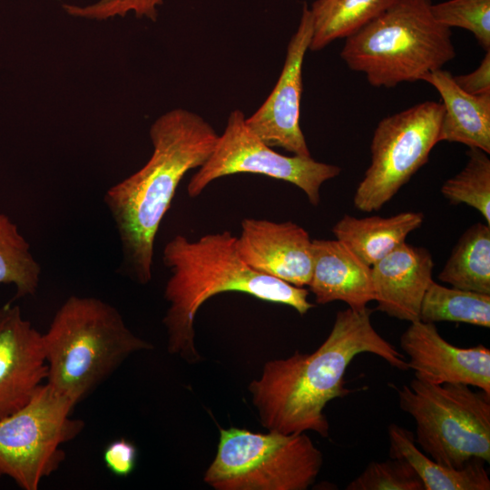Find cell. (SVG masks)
<instances>
[{"mask_svg": "<svg viewBox=\"0 0 490 490\" xmlns=\"http://www.w3.org/2000/svg\"><path fill=\"white\" fill-rule=\"evenodd\" d=\"M372 310L350 308L337 313L331 331L311 354L299 351L264 364L261 376L248 387L260 424L268 431L329 434L327 404L344 397L345 372L358 355L372 353L390 366L408 370L405 357L382 338L371 322Z\"/></svg>", "mask_w": 490, "mask_h": 490, "instance_id": "1", "label": "cell"}, {"mask_svg": "<svg viewBox=\"0 0 490 490\" xmlns=\"http://www.w3.org/2000/svg\"><path fill=\"white\" fill-rule=\"evenodd\" d=\"M149 134L148 162L104 194L121 242L122 270L142 285L152 280L155 238L180 182L203 165L219 136L201 115L182 108L158 117Z\"/></svg>", "mask_w": 490, "mask_h": 490, "instance_id": "2", "label": "cell"}, {"mask_svg": "<svg viewBox=\"0 0 490 490\" xmlns=\"http://www.w3.org/2000/svg\"><path fill=\"white\" fill-rule=\"evenodd\" d=\"M236 236L224 230L196 240L179 234L162 250L170 270L163 297L169 306L163 317L169 353L189 364L201 360L195 346L194 320L199 309L222 292H241L259 299L293 308L305 315L314 307L309 290L250 268L240 257Z\"/></svg>", "mask_w": 490, "mask_h": 490, "instance_id": "3", "label": "cell"}, {"mask_svg": "<svg viewBox=\"0 0 490 490\" xmlns=\"http://www.w3.org/2000/svg\"><path fill=\"white\" fill-rule=\"evenodd\" d=\"M42 335L46 383L75 405L132 354L153 348L127 327L117 309L94 297H69Z\"/></svg>", "mask_w": 490, "mask_h": 490, "instance_id": "4", "label": "cell"}, {"mask_svg": "<svg viewBox=\"0 0 490 490\" xmlns=\"http://www.w3.org/2000/svg\"><path fill=\"white\" fill-rule=\"evenodd\" d=\"M431 0H397L346 38L340 57L374 87L422 81L456 56L451 29L439 24Z\"/></svg>", "mask_w": 490, "mask_h": 490, "instance_id": "5", "label": "cell"}, {"mask_svg": "<svg viewBox=\"0 0 490 490\" xmlns=\"http://www.w3.org/2000/svg\"><path fill=\"white\" fill-rule=\"evenodd\" d=\"M397 394L400 408L416 421V443L434 461L453 468L474 459L490 462V394L416 377Z\"/></svg>", "mask_w": 490, "mask_h": 490, "instance_id": "6", "label": "cell"}, {"mask_svg": "<svg viewBox=\"0 0 490 490\" xmlns=\"http://www.w3.org/2000/svg\"><path fill=\"white\" fill-rule=\"evenodd\" d=\"M323 464L304 433L220 429L216 456L203 481L215 490H306Z\"/></svg>", "mask_w": 490, "mask_h": 490, "instance_id": "7", "label": "cell"}, {"mask_svg": "<svg viewBox=\"0 0 490 490\" xmlns=\"http://www.w3.org/2000/svg\"><path fill=\"white\" fill-rule=\"evenodd\" d=\"M75 404L48 383L30 400L0 419V478H11L23 490H37L65 459L63 446L84 428L73 418Z\"/></svg>", "mask_w": 490, "mask_h": 490, "instance_id": "8", "label": "cell"}, {"mask_svg": "<svg viewBox=\"0 0 490 490\" xmlns=\"http://www.w3.org/2000/svg\"><path fill=\"white\" fill-rule=\"evenodd\" d=\"M443 112L441 103L426 101L377 123L370 163L354 194L356 209L380 210L428 162L438 143Z\"/></svg>", "mask_w": 490, "mask_h": 490, "instance_id": "9", "label": "cell"}, {"mask_svg": "<svg viewBox=\"0 0 490 490\" xmlns=\"http://www.w3.org/2000/svg\"><path fill=\"white\" fill-rule=\"evenodd\" d=\"M340 172L338 166L317 162L311 156H286L275 152L250 129L244 113L236 109L230 113L210 157L191 178L187 193L196 198L219 178L253 173L295 185L310 204L318 206L322 184Z\"/></svg>", "mask_w": 490, "mask_h": 490, "instance_id": "10", "label": "cell"}, {"mask_svg": "<svg viewBox=\"0 0 490 490\" xmlns=\"http://www.w3.org/2000/svg\"><path fill=\"white\" fill-rule=\"evenodd\" d=\"M311 38L312 19L309 7L305 3L272 92L259 109L246 118L250 129L267 145L303 157L311 156L299 125L302 66Z\"/></svg>", "mask_w": 490, "mask_h": 490, "instance_id": "11", "label": "cell"}, {"mask_svg": "<svg viewBox=\"0 0 490 490\" xmlns=\"http://www.w3.org/2000/svg\"><path fill=\"white\" fill-rule=\"evenodd\" d=\"M408 369L429 384L460 383L490 394V350L458 348L441 337L435 323L415 320L400 337Z\"/></svg>", "mask_w": 490, "mask_h": 490, "instance_id": "12", "label": "cell"}, {"mask_svg": "<svg viewBox=\"0 0 490 490\" xmlns=\"http://www.w3.org/2000/svg\"><path fill=\"white\" fill-rule=\"evenodd\" d=\"M236 247L242 260L255 271L297 287L309 285L312 240L297 223L246 218Z\"/></svg>", "mask_w": 490, "mask_h": 490, "instance_id": "13", "label": "cell"}, {"mask_svg": "<svg viewBox=\"0 0 490 490\" xmlns=\"http://www.w3.org/2000/svg\"><path fill=\"white\" fill-rule=\"evenodd\" d=\"M43 335L18 305L0 307V419L22 407L46 380Z\"/></svg>", "mask_w": 490, "mask_h": 490, "instance_id": "14", "label": "cell"}, {"mask_svg": "<svg viewBox=\"0 0 490 490\" xmlns=\"http://www.w3.org/2000/svg\"><path fill=\"white\" fill-rule=\"evenodd\" d=\"M433 268L426 248L407 242L373 264L377 309L400 320H418L422 299L433 281Z\"/></svg>", "mask_w": 490, "mask_h": 490, "instance_id": "15", "label": "cell"}, {"mask_svg": "<svg viewBox=\"0 0 490 490\" xmlns=\"http://www.w3.org/2000/svg\"><path fill=\"white\" fill-rule=\"evenodd\" d=\"M313 266L309 283L319 305L340 300L354 310L375 300L371 266L338 240H312Z\"/></svg>", "mask_w": 490, "mask_h": 490, "instance_id": "16", "label": "cell"}, {"mask_svg": "<svg viewBox=\"0 0 490 490\" xmlns=\"http://www.w3.org/2000/svg\"><path fill=\"white\" fill-rule=\"evenodd\" d=\"M422 81L440 94L444 108L438 142H459L490 153V93L473 95L457 86L453 75L437 69Z\"/></svg>", "mask_w": 490, "mask_h": 490, "instance_id": "17", "label": "cell"}, {"mask_svg": "<svg viewBox=\"0 0 490 490\" xmlns=\"http://www.w3.org/2000/svg\"><path fill=\"white\" fill-rule=\"evenodd\" d=\"M423 221L424 214L417 211H404L388 217L344 215L333 226L332 233L372 266L406 242L408 234L418 229Z\"/></svg>", "mask_w": 490, "mask_h": 490, "instance_id": "18", "label": "cell"}, {"mask_svg": "<svg viewBox=\"0 0 490 490\" xmlns=\"http://www.w3.org/2000/svg\"><path fill=\"white\" fill-rule=\"evenodd\" d=\"M389 456L403 458L415 469L425 490H489L490 479L485 462L474 459L461 468L434 461L416 445L408 429L391 424L388 426Z\"/></svg>", "mask_w": 490, "mask_h": 490, "instance_id": "19", "label": "cell"}, {"mask_svg": "<svg viewBox=\"0 0 490 490\" xmlns=\"http://www.w3.org/2000/svg\"><path fill=\"white\" fill-rule=\"evenodd\" d=\"M397 0H315L309 8L312 38L309 50L319 51L347 38L376 19Z\"/></svg>", "mask_w": 490, "mask_h": 490, "instance_id": "20", "label": "cell"}, {"mask_svg": "<svg viewBox=\"0 0 490 490\" xmlns=\"http://www.w3.org/2000/svg\"><path fill=\"white\" fill-rule=\"evenodd\" d=\"M438 279L457 289L490 295V225L476 222L459 237Z\"/></svg>", "mask_w": 490, "mask_h": 490, "instance_id": "21", "label": "cell"}, {"mask_svg": "<svg viewBox=\"0 0 490 490\" xmlns=\"http://www.w3.org/2000/svg\"><path fill=\"white\" fill-rule=\"evenodd\" d=\"M419 320L462 322L489 328L490 295L448 288L433 280L422 299Z\"/></svg>", "mask_w": 490, "mask_h": 490, "instance_id": "22", "label": "cell"}, {"mask_svg": "<svg viewBox=\"0 0 490 490\" xmlns=\"http://www.w3.org/2000/svg\"><path fill=\"white\" fill-rule=\"evenodd\" d=\"M41 273V266L33 256L28 241L16 224L0 213V285L13 284L15 299L34 296Z\"/></svg>", "mask_w": 490, "mask_h": 490, "instance_id": "23", "label": "cell"}, {"mask_svg": "<svg viewBox=\"0 0 490 490\" xmlns=\"http://www.w3.org/2000/svg\"><path fill=\"white\" fill-rule=\"evenodd\" d=\"M489 154L469 148L468 161L455 176L446 180L442 195L452 204H466L476 211L490 225V159Z\"/></svg>", "mask_w": 490, "mask_h": 490, "instance_id": "24", "label": "cell"}, {"mask_svg": "<svg viewBox=\"0 0 490 490\" xmlns=\"http://www.w3.org/2000/svg\"><path fill=\"white\" fill-rule=\"evenodd\" d=\"M432 14L441 24L472 33L485 50H490V0H448L432 4Z\"/></svg>", "mask_w": 490, "mask_h": 490, "instance_id": "25", "label": "cell"}, {"mask_svg": "<svg viewBox=\"0 0 490 490\" xmlns=\"http://www.w3.org/2000/svg\"><path fill=\"white\" fill-rule=\"evenodd\" d=\"M347 490H425L412 466L403 458L371 462Z\"/></svg>", "mask_w": 490, "mask_h": 490, "instance_id": "26", "label": "cell"}, {"mask_svg": "<svg viewBox=\"0 0 490 490\" xmlns=\"http://www.w3.org/2000/svg\"><path fill=\"white\" fill-rule=\"evenodd\" d=\"M166 0H97L80 5L64 4V10L71 16L86 20L105 21L132 13L137 18L156 21L158 8Z\"/></svg>", "mask_w": 490, "mask_h": 490, "instance_id": "27", "label": "cell"}, {"mask_svg": "<svg viewBox=\"0 0 490 490\" xmlns=\"http://www.w3.org/2000/svg\"><path fill=\"white\" fill-rule=\"evenodd\" d=\"M137 457L136 446L125 438L111 441L103 453L105 466L118 477H127L134 471Z\"/></svg>", "mask_w": 490, "mask_h": 490, "instance_id": "28", "label": "cell"}, {"mask_svg": "<svg viewBox=\"0 0 490 490\" xmlns=\"http://www.w3.org/2000/svg\"><path fill=\"white\" fill-rule=\"evenodd\" d=\"M455 83L467 93L479 95L490 93V50L485 51L479 66L473 72L453 75Z\"/></svg>", "mask_w": 490, "mask_h": 490, "instance_id": "29", "label": "cell"}]
</instances>
